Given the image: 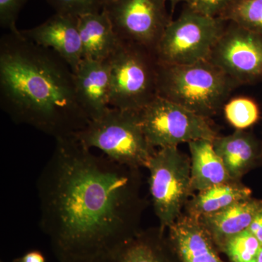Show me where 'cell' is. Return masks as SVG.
I'll use <instances>...</instances> for the list:
<instances>
[{"label": "cell", "mask_w": 262, "mask_h": 262, "mask_svg": "<svg viewBox=\"0 0 262 262\" xmlns=\"http://www.w3.org/2000/svg\"><path fill=\"white\" fill-rule=\"evenodd\" d=\"M232 0H189V8L207 16L220 17Z\"/></svg>", "instance_id": "d4e9b609"}, {"label": "cell", "mask_w": 262, "mask_h": 262, "mask_svg": "<svg viewBox=\"0 0 262 262\" xmlns=\"http://www.w3.org/2000/svg\"><path fill=\"white\" fill-rule=\"evenodd\" d=\"M108 61L111 107L139 113L158 97V61L154 53L120 39Z\"/></svg>", "instance_id": "5b68a950"}, {"label": "cell", "mask_w": 262, "mask_h": 262, "mask_svg": "<svg viewBox=\"0 0 262 262\" xmlns=\"http://www.w3.org/2000/svg\"><path fill=\"white\" fill-rule=\"evenodd\" d=\"M28 0H0V26L8 32H18L16 27L20 10Z\"/></svg>", "instance_id": "cb8c5ba5"}, {"label": "cell", "mask_w": 262, "mask_h": 262, "mask_svg": "<svg viewBox=\"0 0 262 262\" xmlns=\"http://www.w3.org/2000/svg\"><path fill=\"white\" fill-rule=\"evenodd\" d=\"M239 84L208 60L190 64L158 63V96L209 119Z\"/></svg>", "instance_id": "3957f363"}, {"label": "cell", "mask_w": 262, "mask_h": 262, "mask_svg": "<svg viewBox=\"0 0 262 262\" xmlns=\"http://www.w3.org/2000/svg\"><path fill=\"white\" fill-rule=\"evenodd\" d=\"M59 262H108L107 258L103 257L73 258L65 257L58 259Z\"/></svg>", "instance_id": "83f0119b"}, {"label": "cell", "mask_w": 262, "mask_h": 262, "mask_svg": "<svg viewBox=\"0 0 262 262\" xmlns=\"http://www.w3.org/2000/svg\"><path fill=\"white\" fill-rule=\"evenodd\" d=\"M15 262V261H14Z\"/></svg>", "instance_id": "1f68e13d"}, {"label": "cell", "mask_w": 262, "mask_h": 262, "mask_svg": "<svg viewBox=\"0 0 262 262\" xmlns=\"http://www.w3.org/2000/svg\"><path fill=\"white\" fill-rule=\"evenodd\" d=\"M248 229L258 239L262 246V210L253 219Z\"/></svg>", "instance_id": "484cf974"}, {"label": "cell", "mask_w": 262, "mask_h": 262, "mask_svg": "<svg viewBox=\"0 0 262 262\" xmlns=\"http://www.w3.org/2000/svg\"><path fill=\"white\" fill-rule=\"evenodd\" d=\"M261 210L262 200L251 196L199 220L220 251L231 237L249 228L253 219Z\"/></svg>", "instance_id": "2e32d148"}, {"label": "cell", "mask_w": 262, "mask_h": 262, "mask_svg": "<svg viewBox=\"0 0 262 262\" xmlns=\"http://www.w3.org/2000/svg\"><path fill=\"white\" fill-rule=\"evenodd\" d=\"M257 262H262V247L261 248V251H260L259 255H258Z\"/></svg>", "instance_id": "4dcf8cb0"}, {"label": "cell", "mask_w": 262, "mask_h": 262, "mask_svg": "<svg viewBox=\"0 0 262 262\" xmlns=\"http://www.w3.org/2000/svg\"><path fill=\"white\" fill-rule=\"evenodd\" d=\"M261 247L258 239L246 229L228 239L220 252L232 262H257Z\"/></svg>", "instance_id": "7402d4cb"}, {"label": "cell", "mask_w": 262, "mask_h": 262, "mask_svg": "<svg viewBox=\"0 0 262 262\" xmlns=\"http://www.w3.org/2000/svg\"><path fill=\"white\" fill-rule=\"evenodd\" d=\"M167 229H141L107 258L108 262H180L169 241Z\"/></svg>", "instance_id": "9a60e30c"}, {"label": "cell", "mask_w": 262, "mask_h": 262, "mask_svg": "<svg viewBox=\"0 0 262 262\" xmlns=\"http://www.w3.org/2000/svg\"><path fill=\"white\" fill-rule=\"evenodd\" d=\"M251 189L241 181L231 180L198 192L189 200L184 210L187 214L199 219L251 198Z\"/></svg>", "instance_id": "d6986e66"}, {"label": "cell", "mask_w": 262, "mask_h": 262, "mask_svg": "<svg viewBox=\"0 0 262 262\" xmlns=\"http://www.w3.org/2000/svg\"><path fill=\"white\" fill-rule=\"evenodd\" d=\"M20 33L34 44L56 52L73 72L82 60L78 17L56 13L40 25Z\"/></svg>", "instance_id": "8fae6325"}, {"label": "cell", "mask_w": 262, "mask_h": 262, "mask_svg": "<svg viewBox=\"0 0 262 262\" xmlns=\"http://www.w3.org/2000/svg\"><path fill=\"white\" fill-rule=\"evenodd\" d=\"M74 76L77 101L90 120L102 116L111 108L108 58L101 61L82 59Z\"/></svg>", "instance_id": "7c38bea8"}, {"label": "cell", "mask_w": 262, "mask_h": 262, "mask_svg": "<svg viewBox=\"0 0 262 262\" xmlns=\"http://www.w3.org/2000/svg\"><path fill=\"white\" fill-rule=\"evenodd\" d=\"M165 1H169L171 4L172 10L174 9L176 5L178 4L179 3H184L185 4H187L189 3V0H165Z\"/></svg>", "instance_id": "f1b7e54d"}, {"label": "cell", "mask_w": 262, "mask_h": 262, "mask_svg": "<svg viewBox=\"0 0 262 262\" xmlns=\"http://www.w3.org/2000/svg\"><path fill=\"white\" fill-rule=\"evenodd\" d=\"M149 190L160 227L167 229L184 210L192 195L191 160L178 146L160 148L150 158Z\"/></svg>", "instance_id": "52a82bcc"}, {"label": "cell", "mask_w": 262, "mask_h": 262, "mask_svg": "<svg viewBox=\"0 0 262 262\" xmlns=\"http://www.w3.org/2000/svg\"><path fill=\"white\" fill-rule=\"evenodd\" d=\"M208 61L239 85L262 79V35L227 21Z\"/></svg>", "instance_id": "30bf717a"}, {"label": "cell", "mask_w": 262, "mask_h": 262, "mask_svg": "<svg viewBox=\"0 0 262 262\" xmlns=\"http://www.w3.org/2000/svg\"><path fill=\"white\" fill-rule=\"evenodd\" d=\"M220 18L262 35V0H232Z\"/></svg>", "instance_id": "ffe728a7"}, {"label": "cell", "mask_w": 262, "mask_h": 262, "mask_svg": "<svg viewBox=\"0 0 262 262\" xmlns=\"http://www.w3.org/2000/svg\"><path fill=\"white\" fill-rule=\"evenodd\" d=\"M0 106L15 123L55 139L75 136L90 122L77 101L70 65L20 30L0 39Z\"/></svg>", "instance_id": "7a4b0ae2"}, {"label": "cell", "mask_w": 262, "mask_h": 262, "mask_svg": "<svg viewBox=\"0 0 262 262\" xmlns=\"http://www.w3.org/2000/svg\"><path fill=\"white\" fill-rule=\"evenodd\" d=\"M15 262H46L45 256L37 251H32L24 254L22 257L15 260Z\"/></svg>", "instance_id": "4316f807"}, {"label": "cell", "mask_w": 262, "mask_h": 262, "mask_svg": "<svg viewBox=\"0 0 262 262\" xmlns=\"http://www.w3.org/2000/svg\"><path fill=\"white\" fill-rule=\"evenodd\" d=\"M115 1H117V0H100L101 5H102L103 8V7L106 6V5L111 4V3H113Z\"/></svg>", "instance_id": "f546056e"}, {"label": "cell", "mask_w": 262, "mask_h": 262, "mask_svg": "<svg viewBox=\"0 0 262 262\" xmlns=\"http://www.w3.org/2000/svg\"><path fill=\"white\" fill-rule=\"evenodd\" d=\"M78 28L82 59H107L120 42L111 20L103 10L78 17Z\"/></svg>", "instance_id": "e0dca14e"}, {"label": "cell", "mask_w": 262, "mask_h": 262, "mask_svg": "<svg viewBox=\"0 0 262 262\" xmlns=\"http://www.w3.org/2000/svg\"><path fill=\"white\" fill-rule=\"evenodd\" d=\"M227 25L223 19L201 14L186 5L157 46L158 63L183 65L208 60Z\"/></svg>", "instance_id": "8992f818"}, {"label": "cell", "mask_w": 262, "mask_h": 262, "mask_svg": "<svg viewBox=\"0 0 262 262\" xmlns=\"http://www.w3.org/2000/svg\"><path fill=\"white\" fill-rule=\"evenodd\" d=\"M191 154V181L193 192L233 180L215 152L212 141L201 139L188 143Z\"/></svg>", "instance_id": "ac0fdd59"}, {"label": "cell", "mask_w": 262, "mask_h": 262, "mask_svg": "<svg viewBox=\"0 0 262 262\" xmlns=\"http://www.w3.org/2000/svg\"><path fill=\"white\" fill-rule=\"evenodd\" d=\"M89 149H99L113 161L131 168H146L156 151L141 125L139 113L111 107L90 120L75 136Z\"/></svg>", "instance_id": "277c9868"}, {"label": "cell", "mask_w": 262, "mask_h": 262, "mask_svg": "<svg viewBox=\"0 0 262 262\" xmlns=\"http://www.w3.org/2000/svg\"><path fill=\"white\" fill-rule=\"evenodd\" d=\"M56 13L80 17L103 10L100 0H47Z\"/></svg>", "instance_id": "603a6c76"}, {"label": "cell", "mask_w": 262, "mask_h": 262, "mask_svg": "<svg viewBox=\"0 0 262 262\" xmlns=\"http://www.w3.org/2000/svg\"><path fill=\"white\" fill-rule=\"evenodd\" d=\"M167 231L179 261L225 262L211 235L196 217L184 212Z\"/></svg>", "instance_id": "4fadbf2b"}, {"label": "cell", "mask_w": 262, "mask_h": 262, "mask_svg": "<svg viewBox=\"0 0 262 262\" xmlns=\"http://www.w3.org/2000/svg\"><path fill=\"white\" fill-rule=\"evenodd\" d=\"M165 0H117L103 7L120 40L134 42L155 54L171 21Z\"/></svg>", "instance_id": "9c48e42d"}, {"label": "cell", "mask_w": 262, "mask_h": 262, "mask_svg": "<svg viewBox=\"0 0 262 262\" xmlns=\"http://www.w3.org/2000/svg\"><path fill=\"white\" fill-rule=\"evenodd\" d=\"M226 119L236 130H244L258 121V105L253 98L239 96L229 100L224 106Z\"/></svg>", "instance_id": "44dd1931"}, {"label": "cell", "mask_w": 262, "mask_h": 262, "mask_svg": "<svg viewBox=\"0 0 262 262\" xmlns=\"http://www.w3.org/2000/svg\"><path fill=\"white\" fill-rule=\"evenodd\" d=\"M139 116L146 139L155 148L201 139L213 141L218 136L209 119L158 96L139 112Z\"/></svg>", "instance_id": "ba28073f"}, {"label": "cell", "mask_w": 262, "mask_h": 262, "mask_svg": "<svg viewBox=\"0 0 262 262\" xmlns=\"http://www.w3.org/2000/svg\"><path fill=\"white\" fill-rule=\"evenodd\" d=\"M139 168L58 138L37 181L39 225L58 259L107 258L140 229L146 201Z\"/></svg>", "instance_id": "6da1fadb"}, {"label": "cell", "mask_w": 262, "mask_h": 262, "mask_svg": "<svg viewBox=\"0 0 262 262\" xmlns=\"http://www.w3.org/2000/svg\"><path fill=\"white\" fill-rule=\"evenodd\" d=\"M229 177L235 181L258 166L262 161V142L244 130H236L226 136H217L212 141Z\"/></svg>", "instance_id": "5bb4252c"}]
</instances>
